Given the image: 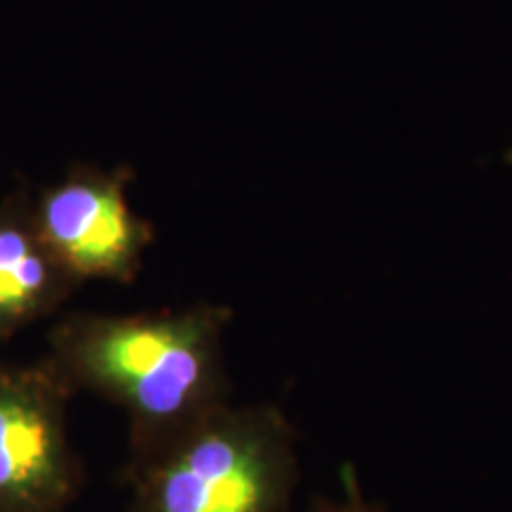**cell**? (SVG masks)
<instances>
[{
	"instance_id": "cell-1",
	"label": "cell",
	"mask_w": 512,
	"mask_h": 512,
	"mask_svg": "<svg viewBox=\"0 0 512 512\" xmlns=\"http://www.w3.org/2000/svg\"><path fill=\"white\" fill-rule=\"evenodd\" d=\"M230 323L233 309L211 302L140 313L74 311L50 325L43 356L74 394H93L124 411L121 470H128L233 401Z\"/></svg>"
},
{
	"instance_id": "cell-2",
	"label": "cell",
	"mask_w": 512,
	"mask_h": 512,
	"mask_svg": "<svg viewBox=\"0 0 512 512\" xmlns=\"http://www.w3.org/2000/svg\"><path fill=\"white\" fill-rule=\"evenodd\" d=\"M299 477V434L275 403H235L121 470L128 512H290Z\"/></svg>"
},
{
	"instance_id": "cell-3",
	"label": "cell",
	"mask_w": 512,
	"mask_h": 512,
	"mask_svg": "<svg viewBox=\"0 0 512 512\" xmlns=\"http://www.w3.org/2000/svg\"><path fill=\"white\" fill-rule=\"evenodd\" d=\"M74 389L46 356L0 361V512H69L86 470L69 437Z\"/></svg>"
},
{
	"instance_id": "cell-4",
	"label": "cell",
	"mask_w": 512,
	"mask_h": 512,
	"mask_svg": "<svg viewBox=\"0 0 512 512\" xmlns=\"http://www.w3.org/2000/svg\"><path fill=\"white\" fill-rule=\"evenodd\" d=\"M131 166L72 164L60 181L34 192V219L57 264L76 283L131 285L155 242V226L128 200Z\"/></svg>"
},
{
	"instance_id": "cell-5",
	"label": "cell",
	"mask_w": 512,
	"mask_h": 512,
	"mask_svg": "<svg viewBox=\"0 0 512 512\" xmlns=\"http://www.w3.org/2000/svg\"><path fill=\"white\" fill-rule=\"evenodd\" d=\"M79 287L38 233L34 190L12 188L0 200V342L57 316Z\"/></svg>"
},
{
	"instance_id": "cell-6",
	"label": "cell",
	"mask_w": 512,
	"mask_h": 512,
	"mask_svg": "<svg viewBox=\"0 0 512 512\" xmlns=\"http://www.w3.org/2000/svg\"><path fill=\"white\" fill-rule=\"evenodd\" d=\"M309 512H384V508L370 501L356 482L354 472L344 470L342 486L337 496H323L311 505Z\"/></svg>"
},
{
	"instance_id": "cell-7",
	"label": "cell",
	"mask_w": 512,
	"mask_h": 512,
	"mask_svg": "<svg viewBox=\"0 0 512 512\" xmlns=\"http://www.w3.org/2000/svg\"><path fill=\"white\" fill-rule=\"evenodd\" d=\"M508 162H510V164H512V152H510V155H508Z\"/></svg>"
}]
</instances>
